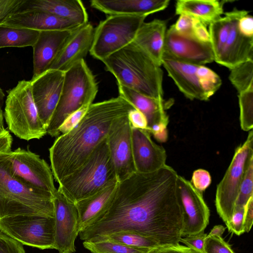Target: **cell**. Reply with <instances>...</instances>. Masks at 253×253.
Masks as SVG:
<instances>
[{
    "label": "cell",
    "instance_id": "1f68e13d",
    "mask_svg": "<svg viewBox=\"0 0 253 253\" xmlns=\"http://www.w3.org/2000/svg\"><path fill=\"white\" fill-rule=\"evenodd\" d=\"M230 70L229 80L238 93L253 89V60L243 62Z\"/></svg>",
    "mask_w": 253,
    "mask_h": 253
},
{
    "label": "cell",
    "instance_id": "4fadbf2b",
    "mask_svg": "<svg viewBox=\"0 0 253 253\" xmlns=\"http://www.w3.org/2000/svg\"><path fill=\"white\" fill-rule=\"evenodd\" d=\"M54 247L59 253H74L75 242L81 230L76 204L58 189L53 195Z\"/></svg>",
    "mask_w": 253,
    "mask_h": 253
},
{
    "label": "cell",
    "instance_id": "f1b7e54d",
    "mask_svg": "<svg viewBox=\"0 0 253 253\" xmlns=\"http://www.w3.org/2000/svg\"><path fill=\"white\" fill-rule=\"evenodd\" d=\"M40 31L26 28L0 26V48L33 46Z\"/></svg>",
    "mask_w": 253,
    "mask_h": 253
},
{
    "label": "cell",
    "instance_id": "52a82bcc",
    "mask_svg": "<svg viewBox=\"0 0 253 253\" xmlns=\"http://www.w3.org/2000/svg\"><path fill=\"white\" fill-rule=\"evenodd\" d=\"M3 116L9 130L21 139H39L47 133L33 99L30 81H20L8 90Z\"/></svg>",
    "mask_w": 253,
    "mask_h": 253
},
{
    "label": "cell",
    "instance_id": "5b68a950",
    "mask_svg": "<svg viewBox=\"0 0 253 253\" xmlns=\"http://www.w3.org/2000/svg\"><path fill=\"white\" fill-rule=\"evenodd\" d=\"M116 181L107 136L80 168L58 183V189L75 204Z\"/></svg>",
    "mask_w": 253,
    "mask_h": 253
},
{
    "label": "cell",
    "instance_id": "ee69618b",
    "mask_svg": "<svg viewBox=\"0 0 253 253\" xmlns=\"http://www.w3.org/2000/svg\"><path fill=\"white\" fill-rule=\"evenodd\" d=\"M148 253H199L187 246L179 244L160 246L150 250Z\"/></svg>",
    "mask_w": 253,
    "mask_h": 253
},
{
    "label": "cell",
    "instance_id": "f907efd6",
    "mask_svg": "<svg viewBox=\"0 0 253 253\" xmlns=\"http://www.w3.org/2000/svg\"><path fill=\"white\" fill-rule=\"evenodd\" d=\"M4 94L2 89L0 88V130L4 129L3 126V113L2 110V106L3 102Z\"/></svg>",
    "mask_w": 253,
    "mask_h": 253
},
{
    "label": "cell",
    "instance_id": "ffe728a7",
    "mask_svg": "<svg viewBox=\"0 0 253 253\" xmlns=\"http://www.w3.org/2000/svg\"><path fill=\"white\" fill-rule=\"evenodd\" d=\"M248 11L234 9L231 30L224 46L215 61L229 69L246 61L253 60V37L241 33L238 21Z\"/></svg>",
    "mask_w": 253,
    "mask_h": 253
},
{
    "label": "cell",
    "instance_id": "44dd1931",
    "mask_svg": "<svg viewBox=\"0 0 253 253\" xmlns=\"http://www.w3.org/2000/svg\"><path fill=\"white\" fill-rule=\"evenodd\" d=\"M75 30L40 32L38 40L32 46L33 77L49 69Z\"/></svg>",
    "mask_w": 253,
    "mask_h": 253
},
{
    "label": "cell",
    "instance_id": "8fae6325",
    "mask_svg": "<svg viewBox=\"0 0 253 253\" xmlns=\"http://www.w3.org/2000/svg\"><path fill=\"white\" fill-rule=\"evenodd\" d=\"M253 132L249 131L246 140L236 148L224 176L217 186L215 205L225 224L234 212L236 201L250 155L253 153Z\"/></svg>",
    "mask_w": 253,
    "mask_h": 253
},
{
    "label": "cell",
    "instance_id": "f35d334b",
    "mask_svg": "<svg viewBox=\"0 0 253 253\" xmlns=\"http://www.w3.org/2000/svg\"><path fill=\"white\" fill-rule=\"evenodd\" d=\"M198 20L189 15H180L173 26L179 33L193 37L194 30Z\"/></svg>",
    "mask_w": 253,
    "mask_h": 253
},
{
    "label": "cell",
    "instance_id": "f546056e",
    "mask_svg": "<svg viewBox=\"0 0 253 253\" xmlns=\"http://www.w3.org/2000/svg\"><path fill=\"white\" fill-rule=\"evenodd\" d=\"M234 16V10L224 13L209 25L210 42L214 56V61L219 57L228 39Z\"/></svg>",
    "mask_w": 253,
    "mask_h": 253
},
{
    "label": "cell",
    "instance_id": "6da1fadb",
    "mask_svg": "<svg viewBox=\"0 0 253 253\" xmlns=\"http://www.w3.org/2000/svg\"><path fill=\"white\" fill-rule=\"evenodd\" d=\"M176 171L166 165L150 173L135 172L119 182L107 210L79 233L84 241H96L121 232L136 233L160 246L179 244L183 213Z\"/></svg>",
    "mask_w": 253,
    "mask_h": 253
},
{
    "label": "cell",
    "instance_id": "2e32d148",
    "mask_svg": "<svg viewBox=\"0 0 253 253\" xmlns=\"http://www.w3.org/2000/svg\"><path fill=\"white\" fill-rule=\"evenodd\" d=\"M64 74L60 70L49 69L30 80L35 105L46 128L60 98Z\"/></svg>",
    "mask_w": 253,
    "mask_h": 253
},
{
    "label": "cell",
    "instance_id": "d4e9b609",
    "mask_svg": "<svg viewBox=\"0 0 253 253\" xmlns=\"http://www.w3.org/2000/svg\"><path fill=\"white\" fill-rule=\"evenodd\" d=\"M118 85L119 96L129 102L145 117L148 132L155 125L162 124L168 126L169 117L165 112L167 105L163 98L157 99L146 96L133 89Z\"/></svg>",
    "mask_w": 253,
    "mask_h": 253
},
{
    "label": "cell",
    "instance_id": "9a60e30c",
    "mask_svg": "<svg viewBox=\"0 0 253 253\" xmlns=\"http://www.w3.org/2000/svg\"><path fill=\"white\" fill-rule=\"evenodd\" d=\"M164 53L185 63L204 65L214 61L211 42L177 32L173 25L167 30Z\"/></svg>",
    "mask_w": 253,
    "mask_h": 253
},
{
    "label": "cell",
    "instance_id": "ba28073f",
    "mask_svg": "<svg viewBox=\"0 0 253 253\" xmlns=\"http://www.w3.org/2000/svg\"><path fill=\"white\" fill-rule=\"evenodd\" d=\"M162 65L187 98L208 100L222 84L220 77L204 65L178 61L163 54Z\"/></svg>",
    "mask_w": 253,
    "mask_h": 253
},
{
    "label": "cell",
    "instance_id": "cb8c5ba5",
    "mask_svg": "<svg viewBox=\"0 0 253 253\" xmlns=\"http://www.w3.org/2000/svg\"><path fill=\"white\" fill-rule=\"evenodd\" d=\"M91 6L109 15H146L163 10L169 0H92Z\"/></svg>",
    "mask_w": 253,
    "mask_h": 253
},
{
    "label": "cell",
    "instance_id": "83f0119b",
    "mask_svg": "<svg viewBox=\"0 0 253 253\" xmlns=\"http://www.w3.org/2000/svg\"><path fill=\"white\" fill-rule=\"evenodd\" d=\"M225 2L217 0H179L176 2L175 14L189 15L206 25H210L221 17Z\"/></svg>",
    "mask_w": 253,
    "mask_h": 253
},
{
    "label": "cell",
    "instance_id": "7dc6e473",
    "mask_svg": "<svg viewBox=\"0 0 253 253\" xmlns=\"http://www.w3.org/2000/svg\"><path fill=\"white\" fill-rule=\"evenodd\" d=\"M253 222V196L251 197L245 207L244 227L245 232H249Z\"/></svg>",
    "mask_w": 253,
    "mask_h": 253
},
{
    "label": "cell",
    "instance_id": "3957f363",
    "mask_svg": "<svg viewBox=\"0 0 253 253\" xmlns=\"http://www.w3.org/2000/svg\"><path fill=\"white\" fill-rule=\"evenodd\" d=\"M102 62L118 85L146 96L163 98L161 66L133 42L110 55Z\"/></svg>",
    "mask_w": 253,
    "mask_h": 253
},
{
    "label": "cell",
    "instance_id": "b9f144b4",
    "mask_svg": "<svg viewBox=\"0 0 253 253\" xmlns=\"http://www.w3.org/2000/svg\"><path fill=\"white\" fill-rule=\"evenodd\" d=\"M90 105H85L70 115L60 127L59 133L61 134L66 133L75 127L84 117Z\"/></svg>",
    "mask_w": 253,
    "mask_h": 253
},
{
    "label": "cell",
    "instance_id": "7402d4cb",
    "mask_svg": "<svg viewBox=\"0 0 253 253\" xmlns=\"http://www.w3.org/2000/svg\"><path fill=\"white\" fill-rule=\"evenodd\" d=\"M94 33V28L89 23L75 30L48 70L65 72L77 63L84 60L91 49Z\"/></svg>",
    "mask_w": 253,
    "mask_h": 253
},
{
    "label": "cell",
    "instance_id": "bcb514c9",
    "mask_svg": "<svg viewBox=\"0 0 253 253\" xmlns=\"http://www.w3.org/2000/svg\"><path fill=\"white\" fill-rule=\"evenodd\" d=\"M238 28L243 34L253 37V18L248 13L242 16L238 20Z\"/></svg>",
    "mask_w": 253,
    "mask_h": 253
},
{
    "label": "cell",
    "instance_id": "60d3db41",
    "mask_svg": "<svg viewBox=\"0 0 253 253\" xmlns=\"http://www.w3.org/2000/svg\"><path fill=\"white\" fill-rule=\"evenodd\" d=\"M207 236V234L205 233L204 231L198 233L185 236V237L181 238L180 242L199 253H205L204 244Z\"/></svg>",
    "mask_w": 253,
    "mask_h": 253
},
{
    "label": "cell",
    "instance_id": "484cf974",
    "mask_svg": "<svg viewBox=\"0 0 253 253\" xmlns=\"http://www.w3.org/2000/svg\"><path fill=\"white\" fill-rule=\"evenodd\" d=\"M166 32L165 21L154 19L143 22L133 42L160 66L164 51Z\"/></svg>",
    "mask_w": 253,
    "mask_h": 253
},
{
    "label": "cell",
    "instance_id": "e0dca14e",
    "mask_svg": "<svg viewBox=\"0 0 253 253\" xmlns=\"http://www.w3.org/2000/svg\"><path fill=\"white\" fill-rule=\"evenodd\" d=\"M178 188L183 213L182 237L204 231L209 223L210 210L202 193L179 175Z\"/></svg>",
    "mask_w": 253,
    "mask_h": 253
},
{
    "label": "cell",
    "instance_id": "7a4b0ae2",
    "mask_svg": "<svg viewBox=\"0 0 253 253\" xmlns=\"http://www.w3.org/2000/svg\"><path fill=\"white\" fill-rule=\"evenodd\" d=\"M135 109L120 96L92 103L77 125L57 137L49 149L55 181L60 182L80 168L107 136L113 122Z\"/></svg>",
    "mask_w": 253,
    "mask_h": 253
},
{
    "label": "cell",
    "instance_id": "d6986e66",
    "mask_svg": "<svg viewBox=\"0 0 253 253\" xmlns=\"http://www.w3.org/2000/svg\"><path fill=\"white\" fill-rule=\"evenodd\" d=\"M0 26L40 32L74 30L81 26L73 20L41 11H15L5 17Z\"/></svg>",
    "mask_w": 253,
    "mask_h": 253
},
{
    "label": "cell",
    "instance_id": "ac0fdd59",
    "mask_svg": "<svg viewBox=\"0 0 253 253\" xmlns=\"http://www.w3.org/2000/svg\"><path fill=\"white\" fill-rule=\"evenodd\" d=\"M131 138L136 172L150 173L166 165V150L152 140L150 133L147 130L132 127Z\"/></svg>",
    "mask_w": 253,
    "mask_h": 253
},
{
    "label": "cell",
    "instance_id": "9c48e42d",
    "mask_svg": "<svg viewBox=\"0 0 253 253\" xmlns=\"http://www.w3.org/2000/svg\"><path fill=\"white\" fill-rule=\"evenodd\" d=\"M146 15H112L94 28L90 54L101 61L134 40Z\"/></svg>",
    "mask_w": 253,
    "mask_h": 253
},
{
    "label": "cell",
    "instance_id": "8d00e7d4",
    "mask_svg": "<svg viewBox=\"0 0 253 253\" xmlns=\"http://www.w3.org/2000/svg\"><path fill=\"white\" fill-rule=\"evenodd\" d=\"M245 207H235L231 218L226 223L228 231L237 235H240L245 232L244 227Z\"/></svg>",
    "mask_w": 253,
    "mask_h": 253
},
{
    "label": "cell",
    "instance_id": "681fc988",
    "mask_svg": "<svg viewBox=\"0 0 253 253\" xmlns=\"http://www.w3.org/2000/svg\"><path fill=\"white\" fill-rule=\"evenodd\" d=\"M225 230V228L222 225H215L212 228L208 236H214L221 237Z\"/></svg>",
    "mask_w": 253,
    "mask_h": 253
},
{
    "label": "cell",
    "instance_id": "d6a6232c",
    "mask_svg": "<svg viewBox=\"0 0 253 253\" xmlns=\"http://www.w3.org/2000/svg\"><path fill=\"white\" fill-rule=\"evenodd\" d=\"M83 244L92 253H148L152 249L135 248L108 241H84Z\"/></svg>",
    "mask_w": 253,
    "mask_h": 253
},
{
    "label": "cell",
    "instance_id": "5bb4252c",
    "mask_svg": "<svg viewBox=\"0 0 253 253\" xmlns=\"http://www.w3.org/2000/svg\"><path fill=\"white\" fill-rule=\"evenodd\" d=\"M131 129L126 115L113 122L107 135L109 150L119 182L136 172L133 157Z\"/></svg>",
    "mask_w": 253,
    "mask_h": 253
},
{
    "label": "cell",
    "instance_id": "7bdbcfd3",
    "mask_svg": "<svg viewBox=\"0 0 253 253\" xmlns=\"http://www.w3.org/2000/svg\"><path fill=\"white\" fill-rule=\"evenodd\" d=\"M24 0H0V23L8 15L17 11Z\"/></svg>",
    "mask_w": 253,
    "mask_h": 253
},
{
    "label": "cell",
    "instance_id": "e575fe53",
    "mask_svg": "<svg viewBox=\"0 0 253 253\" xmlns=\"http://www.w3.org/2000/svg\"><path fill=\"white\" fill-rule=\"evenodd\" d=\"M253 196V153L247 163L235 207H244Z\"/></svg>",
    "mask_w": 253,
    "mask_h": 253
},
{
    "label": "cell",
    "instance_id": "603a6c76",
    "mask_svg": "<svg viewBox=\"0 0 253 253\" xmlns=\"http://www.w3.org/2000/svg\"><path fill=\"white\" fill-rule=\"evenodd\" d=\"M17 11H43L73 20L81 26L88 23L87 11L80 0H24Z\"/></svg>",
    "mask_w": 253,
    "mask_h": 253
},
{
    "label": "cell",
    "instance_id": "4316f807",
    "mask_svg": "<svg viewBox=\"0 0 253 253\" xmlns=\"http://www.w3.org/2000/svg\"><path fill=\"white\" fill-rule=\"evenodd\" d=\"M118 184L119 181H116L75 203L80 218V231L92 224L107 210L114 198Z\"/></svg>",
    "mask_w": 253,
    "mask_h": 253
},
{
    "label": "cell",
    "instance_id": "c3c4849f",
    "mask_svg": "<svg viewBox=\"0 0 253 253\" xmlns=\"http://www.w3.org/2000/svg\"><path fill=\"white\" fill-rule=\"evenodd\" d=\"M13 138L6 129L0 130V154L11 151Z\"/></svg>",
    "mask_w": 253,
    "mask_h": 253
},
{
    "label": "cell",
    "instance_id": "30bf717a",
    "mask_svg": "<svg viewBox=\"0 0 253 253\" xmlns=\"http://www.w3.org/2000/svg\"><path fill=\"white\" fill-rule=\"evenodd\" d=\"M0 231L22 244L41 250L54 249V217L19 214L0 218Z\"/></svg>",
    "mask_w": 253,
    "mask_h": 253
},
{
    "label": "cell",
    "instance_id": "7c38bea8",
    "mask_svg": "<svg viewBox=\"0 0 253 253\" xmlns=\"http://www.w3.org/2000/svg\"><path fill=\"white\" fill-rule=\"evenodd\" d=\"M12 174L38 190L54 195L56 189L51 168L40 156L21 148L9 152Z\"/></svg>",
    "mask_w": 253,
    "mask_h": 253
},
{
    "label": "cell",
    "instance_id": "4dcf8cb0",
    "mask_svg": "<svg viewBox=\"0 0 253 253\" xmlns=\"http://www.w3.org/2000/svg\"><path fill=\"white\" fill-rule=\"evenodd\" d=\"M108 241L138 249H151L160 247L159 245L154 240L142 235L131 232L113 233L101 238L96 241Z\"/></svg>",
    "mask_w": 253,
    "mask_h": 253
},
{
    "label": "cell",
    "instance_id": "ab89813d",
    "mask_svg": "<svg viewBox=\"0 0 253 253\" xmlns=\"http://www.w3.org/2000/svg\"><path fill=\"white\" fill-rule=\"evenodd\" d=\"M190 182L197 190L202 193L211 184V176L208 171L201 169H198L193 172Z\"/></svg>",
    "mask_w": 253,
    "mask_h": 253
},
{
    "label": "cell",
    "instance_id": "277c9868",
    "mask_svg": "<svg viewBox=\"0 0 253 253\" xmlns=\"http://www.w3.org/2000/svg\"><path fill=\"white\" fill-rule=\"evenodd\" d=\"M19 214L54 217L53 195L14 175L9 153L0 154V218Z\"/></svg>",
    "mask_w": 253,
    "mask_h": 253
},
{
    "label": "cell",
    "instance_id": "8992f818",
    "mask_svg": "<svg viewBox=\"0 0 253 253\" xmlns=\"http://www.w3.org/2000/svg\"><path fill=\"white\" fill-rule=\"evenodd\" d=\"M98 92L91 71L82 60L65 72L60 98L46 128L51 137L59 136V128L72 114L85 105H91Z\"/></svg>",
    "mask_w": 253,
    "mask_h": 253
},
{
    "label": "cell",
    "instance_id": "74e56055",
    "mask_svg": "<svg viewBox=\"0 0 253 253\" xmlns=\"http://www.w3.org/2000/svg\"><path fill=\"white\" fill-rule=\"evenodd\" d=\"M0 253H25L23 244L0 231Z\"/></svg>",
    "mask_w": 253,
    "mask_h": 253
},
{
    "label": "cell",
    "instance_id": "836d02e7",
    "mask_svg": "<svg viewBox=\"0 0 253 253\" xmlns=\"http://www.w3.org/2000/svg\"><path fill=\"white\" fill-rule=\"evenodd\" d=\"M238 98L241 127L250 131L253 128V89L238 93Z\"/></svg>",
    "mask_w": 253,
    "mask_h": 253
},
{
    "label": "cell",
    "instance_id": "d590c367",
    "mask_svg": "<svg viewBox=\"0 0 253 253\" xmlns=\"http://www.w3.org/2000/svg\"><path fill=\"white\" fill-rule=\"evenodd\" d=\"M205 253H235L230 246L222 237L207 236L204 244Z\"/></svg>",
    "mask_w": 253,
    "mask_h": 253
},
{
    "label": "cell",
    "instance_id": "f6af8a7d",
    "mask_svg": "<svg viewBox=\"0 0 253 253\" xmlns=\"http://www.w3.org/2000/svg\"><path fill=\"white\" fill-rule=\"evenodd\" d=\"M128 118L132 127L147 130V122L144 115L138 110L135 109L128 114Z\"/></svg>",
    "mask_w": 253,
    "mask_h": 253
}]
</instances>
